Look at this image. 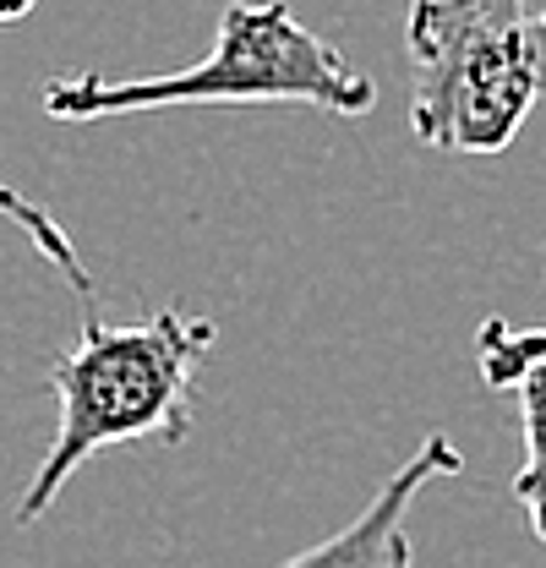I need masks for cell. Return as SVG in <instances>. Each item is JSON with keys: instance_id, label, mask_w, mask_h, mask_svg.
Wrapping results in <instances>:
<instances>
[{"instance_id": "cell-1", "label": "cell", "mask_w": 546, "mask_h": 568, "mask_svg": "<svg viewBox=\"0 0 546 568\" xmlns=\"http://www.w3.org/2000/svg\"><path fill=\"white\" fill-rule=\"evenodd\" d=\"M219 328L186 306H159L153 317L110 328L93 301L82 306V334L55 366L50 388L61 422L39 459L28 493L17 497V525H39L71 476L99 454L136 437L186 443L192 437V377L213 351Z\"/></svg>"}, {"instance_id": "cell-2", "label": "cell", "mask_w": 546, "mask_h": 568, "mask_svg": "<svg viewBox=\"0 0 546 568\" xmlns=\"http://www.w3.org/2000/svg\"><path fill=\"white\" fill-rule=\"evenodd\" d=\"M175 104H306L323 115H366L377 104L372 77L312 33L284 0H230L208 61L170 77H50L44 115L55 121H104Z\"/></svg>"}, {"instance_id": "cell-3", "label": "cell", "mask_w": 546, "mask_h": 568, "mask_svg": "<svg viewBox=\"0 0 546 568\" xmlns=\"http://www.w3.org/2000/svg\"><path fill=\"white\" fill-rule=\"evenodd\" d=\"M410 132L443 153H503L546 93V0H415Z\"/></svg>"}, {"instance_id": "cell-4", "label": "cell", "mask_w": 546, "mask_h": 568, "mask_svg": "<svg viewBox=\"0 0 546 568\" xmlns=\"http://www.w3.org/2000/svg\"><path fill=\"white\" fill-rule=\"evenodd\" d=\"M459 470H465V454L443 432H432L344 530H334L328 541H317L306 552H295L290 564L279 568H415V541H410V525H405L410 503L426 493L432 481H448Z\"/></svg>"}, {"instance_id": "cell-5", "label": "cell", "mask_w": 546, "mask_h": 568, "mask_svg": "<svg viewBox=\"0 0 546 568\" xmlns=\"http://www.w3.org/2000/svg\"><path fill=\"white\" fill-rule=\"evenodd\" d=\"M519 422H525V465L514 476V503L530 514V530L546 541V355H536L514 383Z\"/></svg>"}, {"instance_id": "cell-6", "label": "cell", "mask_w": 546, "mask_h": 568, "mask_svg": "<svg viewBox=\"0 0 546 568\" xmlns=\"http://www.w3.org/2000/svg\"><path fill=\"white\" fill-rule=\"evenodd\" d=\"M0 219H6V224H17V230H22V235H28V241L44 252V263H50V268H55V274H61L77 295H82V301H93V274L82 268V257H77L71 235L55 224V219H50V213L39 209L33 197H22V192H17V186H6V181H0Z\"/></svg>"}, {"instance_id": "cell-7", "label": "cell", "mask_w": 546, "mask_h": 568, "mask_svg": "<svg viewBox=\"0 0 546 568\" xmlns=\"http://www.w3.org/2000/svg\"><path fill=\"white\" fill-rule=\"evenodd\" d=\"M481 351V383L486 388H508L536 355H546V328H508V323H481L476 334Z\"/></svg>"}, {"instance_id": "cell-8", "label": "cell", "mask_w": 546, "mask_h": 568, "mask_svg": "<svg viewBox=\"0 0 546 568\" xmlns=\"http://www.w3.org/2000/svg\"><path fill=\"white\" fill-rule=\"evenodd\" d=\"M39 0H0V22H22Z\"/></svg>"}]
</instances>
